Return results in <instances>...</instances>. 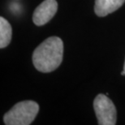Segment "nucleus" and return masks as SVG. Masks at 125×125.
I'll use <instances>...</instances> for the list:
<instances>
[{"instance_id": "f257e3e1", "label": "nucleus", "mask_w": 125, "mask_h": 125, "mask_svg": "<svg viewBox=\"0 0 125 125\" xmlns=\"http://www.w3.org/2000/svg\"><path fill=\"white\" fill-rule=\"evenodd\" d=\"M63 55V42L59 37H50L32 54V63L37 71L47 73L60 66Z\"/></svg>"}, {"instance_id": "f03ea898", "label": "nucleus", "mask_w": 125, "mask_h": 125, "mask_svg": "<svg viewBox=\"0 0 125 125\" xmlns=\"http://www.w3.org/2000/svg\"><path fill=\"white\" fill-rule=\"evenodd\" d=\"M39 111V105L34 101H23L16 103L4 115L6 125H29L36 118Z\"/></svg>"}, {"instance_id": "7ed1b4c3", "label": "nucleus", "mask_w": 125, "mask_h": 125, "mask_svg": "<svg viewBox=\"0 0 125 125\" xmlns=\"http://www.w3.org/2000/svg\"><path fill=\"white\" fill-rule=\"evenodd\" d=\"M94 109L99 125H115L116 124L115 106L106 95L100 94L95 97Z\"/></svg>"}, {"instance_id": "20e7f679", "label": "nucleus", "mask_w": 125, "mask_h": 125, "mask_svg": "<svg viewBox=\"0 0 125 125\" xmlns=\"http://www.w3.org/2000/svg\"><path fill=\"white\" fill-rule=\"evenodd\" d=\"M58 10L56 0H45L35 9L32 15V21L37 26L47 24L54 16Z\"/></svg>"}, {"instance_id": "39448f33", "label": "nucleus", "mask_w": 125, "mask_h": 125, "mask_svg": "<svg viewBox=\"0 0 125 125\" xmlns=\"http://www.w3.org/2000/svg\"><path fill=\"white\" fill-rule=\"evenodd\" d=\"M125 0H95L94 11L99 17L106 16L123 6Z\"/></svg>"}, {"instance_id": "423d86ee", "label": "nucleus", "mask_w": 125, "mask_h": 125, "mask_svg": "<svg viewBox=\"0 0 125 125\" xmlns=\"http://www.w3.org/2000/svg\"><path fill=\"white\" fill-rule=\"evenodd\" d=\"M12 29L8 21L3 17H0V47L5 48L11 42Z\"/></svg>"}, {"instance_id": "0eeeda50", "label": "nucleus", "mask_w": 125, "mask_h": 125, "mask_svg": "<svg viewBox=\"0 0 125 125\" xmlns=\"http://www.w3.org/2000/svg\"><path fill=\"white\" fill-rule=\"evenodd\" d=\"M123 71L125 72V61H124V70H123Z\"/></svg>"}]
</instances>
